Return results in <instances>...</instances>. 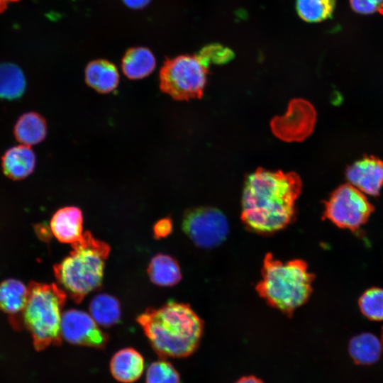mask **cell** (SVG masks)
I'll return each instance as SVG.
<instances>
[{
	"instance_id": "obj_1",
	"label": "cell",
	"mask_w": 383,
	"mask_h": 383,
	"mask_svg": "<svg viewBox=\"0 0 383 383\" xmlns=\"http://www.w3.org/2000/svg\"><path fill=\"white\" fill-rule=\"evenodd\" d=\"M301 189V179L294 172L257 170L245 184L242 221L250 230L259 233H272L285 228L294 218Z\"/></svg>"
},
{
	"instance_id": "obj_2",
	"label": "cell",
	"mask_w": 383,
	"mask_h": 383,
	"mask_svg": "<svg viewBox=\"0 0 383 383\" xmlns=\"http://www.w3.org/2000/svg\"><path fill=\"white\" fill-rule=\"evenodd\" d=\"M154 350L161 357H184L198 348L203 321L186 304L169 301L138 318Z\"/></svg>"
},
{
	"instance_id": "obj_3",
	"label": "cell",
	"mask_w": 383,
	"mask_h": 383,
	"mask_svg": "<svg viewBox=\"0 0 383 383\" xmlns=\"http://www.w3.org/2000/svg\"><path fill=\"white\" fill-rule=\"evenodd\" d=\"M72 250L61 262L54 266L58 286L75 303L100 287L109 245L84 232L72 244Z\"/></svg>"
},
{
	"instance_id": "obj_4",
	"label": "cell",
	"mask_w": 383,
	"mask_h": 383,
	"mask_svg": "<svg viewBox=\"0 0 383 383\" xmlns=\"http://www.w3.org/2000/svg\"><path fill=\"white\" fill-rule=\"evenodd\" d=\"M256 291L271 306L290 316L303 305L312 292L314 275L306 262L296 259L283 262L267 253Z\"/></svg>"
},
{
	"instance_id": "obj_5",
	"label": "cell",
	"mask_w": 383,
	"mask_h": 383,
	"mask_svg": "<svg viewBox=\"0 0 383 383\" xmlns=\"http://www.w3.org/2000/svg\"><path fill=\"white\" fill-rule=\"evenodd\" d=\"M28 290L23 325L30 332L37 348L58 343L67 294L58 285L35 282L30 283Z\"/></svg>"
},
{
	"instance_id": "obj_6",
	"label": "cell",
	"mask_w": 383,
	"mask_h": 383,
	"mask_svg": "<svg viewBox=\"0 0 383 383\" xmlns=\"http://www.w3.org/2000/svg\"><path fill=\"white\" fill-rule=\"evenodd\" d=\"M207 67L197 56L167 58L160 71V88L175 100L200 99L206 83Z\"/></svg>"
},
{
	"instance_id": "obj_7",
	"label": "cell",
	"mask_w": 383,
	"mask_h": 383,
	"mask_svg": "<svg viewBox=\"0 0 383 383\" xmlns=\"http://www.w3.org/2000/svg\"><path fill=\"white\" fill-rule=\"evenodd\" d=\"M374 211V206L363 192L351 184L338 187L326 202L324 217L336 226L357 231Z\"/></svg>"
},
{
	"instance_id": "obj_8",
	"label": "cell",
	"mask_w": 383,
	"mask_h": 383,
	"mask_svg": "<svg viewBox=\"0 0 383 383\" xmlns=\"http://www.w3.org/2000/svg\"><path fill=\"white\" fill-rule=\"evenodd\" d=\"M184 232L197 246L211 248L221 244L228 233L224 214L212 207L188 209L182 218Z\"/></svg>"
},
{
	"instance_id": "obj_9",
	"label": "cell",
	"mask_w": 383,
	"mask_h": 383,
	"mask_svg": "<svg viewBox=\"0 0 383 383\" xmlns=\"http://www.w3.org/2000/svg\"><path fill=\"white\" fill-rule=\"evenodd\" d=\"M60 333L61 338L72 344L95 348H103L108 340L91 316L77 309L62 313Z\"/></svg>"
},
{
	"instance_id": "obj_10",
	"label": "cell",
	"mask_w": 383,
	"mask_h": 383,
	"mask_svg": "<svg viewBox=\"0 0 383 383\" xmlns=\"http://www.w3.org/2000/svg\"><path fill=\"white\" fill-rule=\"evenodd\" d=\"M315 121L313 107L303 100H294L284 116L272 122V128L278 137L285 140H301L312 131Z\"/></svg>"
},
{
	"instance_id": "obj_11",
	"label": "cell",
	"mask_w": 383,
	"mask_h": 383,
	"mask_svg": "<svg viewBox=\"0 0 383 383\" xmlns=\"http://www.w3.org/2000/svg\"><path fill=\"white\" fill-rule=\"evenodd\" d=\"M346 177L350 184L362 192L377 196L383 186V161L365 157L348 167Z\"/></svg>"
},
{
	"instance_id": "obj_12",
	"label": "cell",
	"mask_w": 383,
	"mask_h": 383,
	"mask_svg": "<svg viewBox=\"0 0 383 383\" xmlns=\"http://www.w3.org/2000/svg\"><path fill=\"white\" fill-rule=\"evenodd\" d=\"M28 288L15 279L0 284V310L6 313L16 327L23 325V312L28 298Z\"/></svg>"
},
{
	"instance_id": "obj_13",
	"label": "cell",
	"mask_w": 383,
	"mask_h": 383,
	"mask_svg": "<svg viewBox=\"0 0 383 383\" xmlns=\"http://www.w3.org/2000/svg\"><path fill=\"white\" fill-rule=\"evenodd\" d=\"M83 215L76 206H65L57 210L50 221L52 234L60 242L73 244L83 235Z\"/></svg>"
},
{
	"instance_id": "obj_14",
	"label": "cell",
	"mask_w": 383,
	"mask_h": 383,
	"mask_svg": "<svg viewBox=\"0 0 383 383\" xmlns=\"http://www.w3.org/2000/svg\"><path fill=\"white\" fill-rule=\"evenodd\" d=\"M145 362L141 354L131 348L116 352L110 362V370L118 382L132 383L143 374Z\"/></svg>"
},
{
	"instance_id": "obj_15",
	"label": "cell",
	"mask_w": 383,
	"mask_h": 383,
	"mask_svg": "<svg viewBox=\"0 0 383 383\" xmlns=\"http://www.w3.org/2000/svg\"><path fill=\"white\" fill-rule=\"evenodd\" d=\"M4 174L13 180L27 177L35 167V155L33 150L25 145L12 147L7 150L1 160Z\"/></svg>"
},
{
	"instance_id": "obj_16",
	"label": "cell",
	"mask_w": 383,
	"mask_h": 383,
	"mask_svg": "<svg viewBox=\"0 0 383 383\" xmlns=\"http://www.w3.org/2000/svg\"><path fill=\"white\" fill-rule=\"evenodd\" d=\"M85 81L96 91L109 93L117 87L119 74L116 67L111 62L103 59L95 60L86 67Z\"/></svg>"
},
{
	"instance_id": "obj_17",
	"label": "cell",
	"mask_w": 383,
	"mask_h": 383,
	"mask_svg": "<svg viewBox=\"0 0 383 383\" xmlns=\"http://www.w3.org/2000/svg\"><path fill=\"white\" fill-rule=\"evenodd\" d=\"M156 60L151 50L145 47L128 49L122 58L121 69L131 79H143L154 70Z\"/></svg>"
},
{
	"instance_id": "obj_18",
	"label": "cell",
	"mask_w": 383,
	"mask_h": 383,
	"mask_svg": "<svg viewBox=\"0 0 383 383\" xmlns=\"http://www.w3.org/2000/svg\"><path fill=\"white\" fill-rule=\"evenodd\" d=\"M47 134L45 118L35 112L23 114L14 126L16 140L25 145H33L40 143Z\"/></svg>"
},
{
	"instance_id": "obj_19",
	"label": "cell",
	"mask_w": 383,
	"mask_h": 383,
	"mask_svg": "<svg viewBox=\"0 0 383 383\" xmlns=\"http://www.w3.org/2000/svg\"><path fill=\"white\" fill-rule=\"evenodd\" d=\"M148 274L152 283L162 287L174 285L182 279L177 260L165 254L156 255L151 259Z\"/></svg>"
},
{
	"instance_id": "obj_20",
	"label": "cell",
	"mask_w": 383,
	"mask_h": 383,
	"mask_svg": "<svg viewBox=\"0 0 383 383\" xmlns=\"http://www.w3.org/2000/svg\"><path fill=\"white\" fill-rule=\"evenodd\" d=\"M348 351L356 364L371 365L379 359L382 344L375 335L365 333L351 339Z\"/></svg>"
},
{
	"instance_id": "obj_21",
	"label": "cell",
	"mask_w": 383,
	"mask_h": 383,
	"mask_svg": "<svg viewBox=\"0 0 383 383\" xmlns=\"http://www.w3.org/2000/svg\"><path fill=\"white\" fill-rule=\"evenodd\" d=\"M89 311L98 325L105 327L118 323L121 313L118 301L107 294H100L94 296L90 302Z\"/></svg>"
},
{
	"instance_id": "obj_22",
	"label": "cell",
	"mask_w": 383,
	"mask_h": 383,
	"mask_svg": "<svg viewBox=\"0 0 383 383\" xmlns=\"http://www.w3.org/2000/svg\"><path fill=\"white\" fill-rule=\"evenodd\" d=\"M26 84L24 74L17 65L0 64V98L11 100L21 96Z\"/></svg>"
},
{
	"instance_id": "obj_23",
	"label": "cell",
	"mask_w": 383,
	"mask_h": 383,
	"mask_svg": "<svg viewBox=\"0 0 383 383\" xmlns=\"http://www.w3.org/2000/svg\"><path fill=\"white\" fill-rule=\"evenodd\" d=\"M336 0H296L299 16L308 23L321 22L331 17Z\"/></svg>"
},
{
	"instance_id": "obj_24",
	"label": "cell",
	"mask_w": 383,
	"mask_h": 383,
	"mask_svg": "<svg viewBox=\"0 0 383 383\" xmlns=\"http://www.w3.org/2000/svg\"><path fill=\"white\" fill-rule=\"evenodd\" d=\"M362 314L374 321L383 320V289L373 287L366 290L358 301Z\"/></svg>"
},
{
	"instance_id": "obj_25",
	"label": "cell",
	"mask_w": 383,
	"mask_h": 383,
	"mask_svg": "<svg viewBox=\"0 0 383 383\" xmlns=\"http://www.w3.org/2000/svg\"><path fill=\"white\" fill-rule=\"evenodd\" d=\"M146 383H179L178 372L169 362L160 360L152 362L145 374Z\"/></svg>"
},
{
	"instance_id": "obj_26",
	"label": "cell",
	"mask_w": 383,
	"mask_h": 383,
	"mask_svg": "<svg viewBox=\"0 0 383 383\" xmlns=\"http://www.w3.org/2000/svg\"><path fill=\"white\" fill-rule=\"evenodd\" d=\"M233 57L231 50L221 45H210L204 48L197 57L208 67L211 62L223 63L231 60Z\"/></svg>"
},
{
	"instance_id": "obj_27",
	"label": "cell",
	"mask_w": 383,
	"mask_h": 383,
	"mask_svg": "<svg viewBox=\"0 0 383 383\" xmlns=\"http://www.w3.org/2000/svg\"><path fill=\"white\" fill-rule=\"evenodd\" d=\"M353 11L359 14H383V0H349Z\"/></svg>"
},
{
	"instance_id": "obj_28",
	"label": "cell",
	"mask_w": 383,
	"mask_h": 383,
	"mask_svg": "<svg viewBox=\"0 0 383 383\" xmlns=\"http://www.w3.org/2000/svg\"><path fill=\"white\" fill-rule=\"evenodd\" d=\"M172 230V223L168 218L158 221L153 227L154 235L156 238H161L168 235Z\"/></svg>"
},
{
	"instance_id": "obj_29",
	"label": "cell",
	"mask_w": 383,
	"mask_h": 383,
	"mask_svg": "<svg viewBox=\"0 0 383 383\" xmlns=\"http://www.w3.org/2000/svg\"><path fill=\"white\" fill-rule=\"evenodd\" d=\"M128 7L133 9H141L145 7L151 0H122Z\"/></svg>"
},
{
	"instance_id": "obj_30",
	"label": "cell",
	"mask_w": 383,
	"mask_h": 383,
	"mask_svg": "<svg viewBox=\"0 0 383 383\" xmlns=\"http://www.w3.org/2000/svg\"><path fill=\"white\" fill-rule=\"evenodd\" d=\"M235 383H263V382L260 379L253 375H250L243 377Z\"/></svg>"
},
{
	"instance_id": "obj_31",
	"label": "cell",
	"mask_w": 383,
	"mask_h": 383,
	"mask_svg": "<svg viewBox=\"0 0 383 383\" xmlns=\"http://www.w3.org/2000/svg\"><path fill=\"white\" fill-rule=\"evenodd\" d=\"M16 1L18 0H0V13L3 12L10 3Z\"/></svg>"
},
{
	"instance_id": "obj_32",
	"label": "cell",
	"mask_w": 383,
	"mask_h": 383,
	"mask_svg": "<svg viewBox=\"0 0 383 383\" xmlns=\"http://www.w3.org/2000/svg\"><path fill=\"white\" fill-rule=\"evenodd\" d=\"M382 343H383V330H382Z\"/></svg>"
}]
</instances>
